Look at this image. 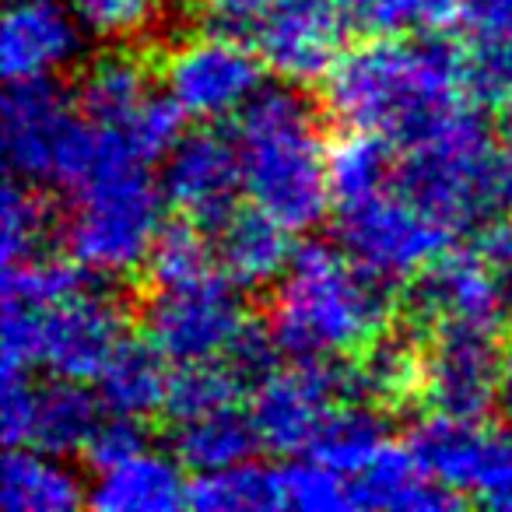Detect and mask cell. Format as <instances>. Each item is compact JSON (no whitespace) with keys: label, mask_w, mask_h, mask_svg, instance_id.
Wrapping results in <instances>:
<instances>
[{"label":"cell","mask_w":512,"mask_h":512,"mask_svg":"<svg viewBox=\"0 0 512 512\" xmlns=\"http://www.w3.org/2000/svg\"><path fill=\"white\" fill-rule=\"evenodd\" d=\"M397 316L425 337L442 323L498 327L502 323L498 278L477 249H442L404 278Z\"/></svg>","instance_id":"obj_12"},{"label":"cell","mask_w":512,"mask_h":512,"mask_svg":"<svg viewBox=\"0 0 512 512\" xmlns=\"http://www.w3.org/2000/svg\"><path fill=\"white\" fill-rule=\"evenodd\" d=\"M162 197V183L144 172V162L102 137L99 169L74 190V211L64 221L67 253L99 278L141 271L162 228Z\"/></svg>","instance_id":"obj_4"},{"label":"cell","mask_w":512,"mask_h":512,"mask_svg":"<svg viewBox=\"0 0 512 512\" xmlns=\"http://www.w3.org/2000/svg\"><path fill=\"white\" fill-rule=\"evenodd\" d=\"M256 446H260V435H256L253 418L235 404L200 414V418L179 421L169 432L172 456L193 474H207V470H221L249 460Z\"/></svg>","instance_id":"obj_26"},{"label":"cell","mask_w":512,"mask_h":512,"mask_svg":"<svg viewBox=\"0 0 512 512\" xmlns=\"http://www.w3.org/2000/svg\"><path fill=\"white\" fill-rule=\"evenodd\" d=\"M186 109L183 102L172 92L155 95L141 106V113L127 123L123 130H109V134L120 137V144L130 151V158L137 162H155V158H165L172 148L179 144V137L186 134Z\"/></svg>","instance_id":"obj_34"},{"label":"cell","mask_w":512,"mask_h":512,"mask_svg":"<svg viewBox=\"0 0 512 512\" xmlns=\"http://www.w3.org/2000/svg\"><path fill=\"white\" fill-rule=\"evenodd\" d=\"M155 60L165 92L176 95L186 113L204 123L239 113L264 88L267 74L264 57L253 43L200 25L169 39L155 53Z\"/></svg>","instance_id":"obj_7"},{"label":"cell","mask_w":512,"mask_h":512,"mask_svg":"<svg viewBox=\"0 0 512 512\" xmlns=\"http://www.w3.org/2000/svg\"><path fill=\"white\" fill-rule=\"evenodd\" d=\"M288 232L292 228L281 225L260 204L235 207L211 232L221 274L232 278L242 292H271L292 264L295 246Z\"/></svg>","instance_id":"obj_19"},{"label":"cell","mask_w":512,"mask_h":512,"mask_svg":"<svg viewBox=\"0 0 512 512\" xmlns=\"http://www.w3.org/2000/svg\"><path fill=\"white\" fill-rule=\"evenodd\" d=\"M176 456L141 449L130 460L95 474L88 505L106 512H169L186 505V481Z\"/></svg>","instance_id":"obj_22"},{"label":"cell","mask_w":512,"mask_h":512,"mask_svg":"<svg viewBox=\"0 0 512 512\" xmlns=\"http://www.w3.org/2000/svg\"><path fill=\"white\" fill-rule=\"evenodd\" d=\"M334 211L337 246L365 271H376L393 281L414 274L453 239L446 228L407 204L397 190L348 207H334Z\"/></svg>","instance_id":"obj_10"},{"label":"cell","mask_w":512,"mask_h":512,"mask_svg":"<svg viewBox=\"0 0 512 512\" xmlns=\"http://www.w3.org/2000/svg\"><path fill=\"white\" fill-rule=\"evenodd\" d=\"M344 400H355L351 355L313 358V362H295L285 372L278 369L256 386L249 418L260 435V446L278 456H292L306 453L323 414Z\"/></svg>","instance_id":"obj_9"},{"label":"cell","mask_w":512,"mask_h":512,"mask_svg":"<svg viewBox=\"0 0 512 512\" xmlns=\"http://www.w3.org/2000/svg\"><path fill=\"white\" fill-rule=\"evenodd\" d=\"M39 327L43 309L4 302V372H29L39 365Z\"/></svg>","instance_id":"obj_38"},{"label":"cell","mask_w":512,"mask_h":512,"mask_svg":"<svg viewBox=\"0 0 512 512\" xmlns=\"http://www.w3.org/2000/svg\"><path fill=\"white\" fill-rule=\"evenodd\" d=\"M239 292L242 288L225 274H207L176 288L137 285L134 320L172 365L218 358L246 320Z\"/></svg>","instance_id":"obj_8"},{"label":"cell","mask_w":512,"mask_h":512,"mask_svg":"<svg viewBox=\"0 0 512 512\" xmlns=\"http://www.w3.org/2000/svg\"><path fill=\"white\" fill-rule=\"evenodd\" d=\"M418 4V22L425 25H449L460 18L463 0H414Z\"/></svg>","instance_id":"obj_46"},{"label":"cell","mask_w":512,"mask_h":512,"mask_svg":"<svg viewBox=\"0 0 512 512\" xmlns=\"http://www.w3.org/2000/svg\"><path fill=\"white\" fill-rule=\"evenodd\" d=\"M470 39H512V0H463L460 18Z\"/></svg>","instance_id":"obj_43"},{"label":"cell","mask_w":512,"mask_h":512,"mask_svg":"<svg viewBox=\"0 0 512 512\" xmlns=\"http://www.w3.org/2000/svg\"><path fill=\"white\" fill-rule=\"evenodd\" d=\"M102 400L85 390L81 379L57 376L53 383L36 386V407H32L29 446L50 456L81 453L99 425Z\"/></svg>","instance_id":"obj_27"},{"label":"cell","mask_w":512,"mask_h":512,"mask_svg":"<svg viewBox=\"0 0 512 512\" xmlns=\"http://www.w3.org/2000/svg\"><path fill=\"white\" fill-rule=\"evenodd\" d=\"M495 411L502 425L512 432V334L502 344V362H498V393H495Z\"/></svg>","instance_id":"obj_45"},{"label":"cell","mask_w":512,"mask_h":512,"mask_svg":"<svg viewBox=\"0 0 512 512\" xmlns=\"http://www.w3.org/2000/svg\"><path fill=\"white\" fill-rule=\"evenodd\" d=\"M491 435L481 421L467 418H449V414H428V418L414 421L404 435L407 453L414 456L425 474H432L435 481L449 484L456 491H470L481 477V467L488 460ZM474 502V498H470Z\"/></svg>","instance_id":"obj_20"},{"label":"cell","mask_w":512,"mask_h":512,"mask_svg":"<svg viewBox=\"0 0 512 512\" xmlns=\"http://www.w3.org/2000/svg\"><path fill=\"white\" fill-rule=\"evenodd\" d=\"M162 193L179 214L193 218L200 228L214 232L235 211L242 190L239 141L214 127L186 130L176 148L165 155Z\"/></svg>","instance_id":"obj_15"},{"label":"cell","mask_w":512,"mask_h":512,"mask_svg":"<svg viewBox=\"0 0 512 512\" xmlns=\"http://www.w3.org/2000/svg\"><path fill=\"white\" fill-rule=\"evenodd\" d=\"M467 57L470 46L446 25L362 39L320 81V109L344 130H376L397 148H418L470 106Z\"/></svg>","instance_id":"obj_1"},{"label":"cell","mask_w":512,"mask_h":512,"mask_svg":"<svg viewBox=\"0 0 512 512\" xmlns=\"http://www.w3.org/2000/svg\"><path fill=\"white\" fill-rule=\"evenodd\" d=\"M400 313L393 278L365 271L341 246L299 242L285 278L267 292L264 316L292 362L351 355Z\"/></svg>","instance_id":"obj_2"},{"label":"cell","mask_w":512,"mask_h":512,"mask_svg":"<svg viewBox=\"0 0 512 512\" xmlns=\"http://www.w3.org/2000/svg\"><path fill=\"white\" fill-rule=\"evenodd\" d=\"M221 358H225V365L235 372V379H239L249 393L264 383L267 376H274V372H278L281 348H278V341H274L267 316L264 320L246 316V320L239 323V330L232 334V341L225 344Z\"/></svg>","instance_id":"obj_36"},{"label":"cell","mask_w":512,"mask_h":512,"mask_svg":"<svg viewBox=\"0 0 512 512\" xmlns=\"http://www.w3.org/2000/svg\"><path fill=\"white\" fill-rule=\"evenodd\" d=\"M348 32L344 0H271L249 43L281 81L313 85L327 78L334 60L348 50Z\"/></svg>","instance_id":"obj_13"},{"label":"cell","mask_w":512,"mask_h":512,"mask_svg":"<svg viewBox=\"0 0 512 512\" xmlns=\"http://www.w3.org/2000/svg\"><path fill=\"white\" fill-rule=\"evenodd\" d=\"M474 249L495 278H512V214H498L477 232Z\"/></svg>","instance_id":"obj_44"},{"label":"cell","mask_w":512,"mask_h":512,"mask_svg":"<svg viewBox=\"0 0 512 512\" xmlns=\"http://www.w3.org/2000/svg\"><path fill=\"white\" fill-rule=\"evenodd\" d=\"M502 344L495 327L442 323L425 337V407L449 418L481 421L495 411Z\"/></svg>","instance_id":"obj_14"},{"label":"cell","mask_w":512,"mask_h":512,"mask_svg":"<svg viewBox=\"0 0 512 512\" xmlns=\"http://www.w3.org/2000/svg\"><path fill=\"white\" fill-rule=\"evenodd\" d=\"M355 400L386 411L390 418L425 404V334L407 320H393L351 351Z\"/></svg>","instance_id":"obj_16"},{"label":"cell","mask_w":512,"mask_h":512,"mask_svg":"<svg viewBox=\"0 0 512 512\" xmlns=\"http://www.w3.org/2000/svg\"><path fill=\"white\" fill-rule=\"evenodd\" d=\"M470 498L491 505V509H512V432L491 435L488 460H484Z\"/></svg>","instance_id":"obj_41"},{"label":"cell","mask_w":512,"mask_h":512,"mask_svg":"<svg viewBox=\"0 0 512 512\" xmlns=\"http://www.w3.org/2000/svg\"><path fill=\"white\" fill-rule=\"evenodd\" d=\"M498 292H502V323L512 327V278H498Z\"/></svg>","instance_id":"obj_47"},{"label":"cell","mask_w":512,"mask_h":512,"mask_svg":"<svg viewBox=\"0 0 512 512\" xmlns=\"http://www.w3.org/2000/svg\"><path fill=\"white\" fill-rule=\"evenodd\" d=\"M158 60L148 46L123 43L95 53L78 67L71 85L74 109L99 130H123L151 99Z\"/></svg>","instance_id":"obj_17"},{"label":"cell","mask_w":512,"mask_h":512,"mask_svg":"<svg viewBox=\"0 0 512 512\" xmlns=\"http://www.w3.org/2000/svg\"><path fill=\"white\" fill-rule=\"evenodd\" d=\"M130 316H137V288L109 292L85 288L60 306L43 309L39 327V365L64 379H99L113 351L127 337Z\"/></svg>","instance_id":"obj_11"},{"label":"cell","mask_w":512,"mask_h":512,"mask_svg":"<svg viewBox=\"0 0 512 512\" xmlns=\"http://www.w3.org/2000/svg\"><path fill=\"white\" fill-rule=\"evenodd\" d=\"M351 32L362 39L372 36H404L407 25L418 22L414 0H344Z\"/></svg>","instance_id":"obj_39"},{"label":"cell","mask_w":512,"mask_h":512,"mask_svg":"<svg viewBox=\"0 0 512 512\" xmlns=\"http://www.w3.org/2000/svg\"><path fill=\"white\" fill-rule=\"evenodd\" d=\"M390 421H393L390 414L372 404H362V400L334 404L323 414L313 442L306 446V456H313V460L355 477L358 470L369 467V463L383 453L386 442H390Z\"/></svg>","instance_id":"obj_25"},{"label":"cell","mask_w":512,"mask_h":512,"mask_svg":"<svg viewBox=\"0 0 512 512\" xmlns=\"http://www.w3.org/2000/svg\"><path fill=\"white\" fill-rule=\"evenodd\" d=\"M214 239L207 228H200L193 218L179 214L172 221H162L144 260V281L141 288H176L186 281H197L214 274Z\"/></svg>","instance_id":"obj_31"},{"label":"cell","mask_w":512,"mask_h":512,"mask_svg":"<svg viewBox=\"0 0 512 512\" xmlns=\"http://www.w3.org/2000/svg\"><path fill=\"white\" fill-rule=\"evenodd\" d=\"M74 11L53 0H15L0 29V71L8 81L46 78L81 57V32Z\"/></svg>","instance_id":"obj_18"},{"label":"cell","mask_w":512,"mask_h":512,"mask_svg":"<svg viewBox=\"0 0 512 512\" xmlns=\"http://www.w3.org/2000/svg\"><path fill=\"white\" fill-rule=\"evenodd\" d=\"M186 505L200 512H267L285 505L281 470L264 463H232V467L193 474L186 481Z\"/></svg>","instance_id":"obj_30"},{"label":"cell","mask_w":512,"mask_h":512,"mask_svg":"<svg viewBox=\"0 0 512 512\" xmlns=\"http://www.w3.org/2000/svg\"><path fill=\"white\" fill-rule=\"evenodd\" d=\"M0 407H4V442L8 446H29L32 407H36V386L29 383V372H4V390H0Z\"/></svg>","instance_id":"obj_42"},{"label":"cell","mask_w":512,"mask_h":512,"mask_svg":"<svg viewBox=\"0 0 512 512\" xmlns=\"http://www.w3.org/2000/svg\"><path fill=\"white\" fill-rule=\"evenodd\" d=\"M4 158L15 176L78 190L99 169L102 134L74 109L71 92H64L53 74L8 81Z\"/></svg>","instance_id":"obj_6"},{"label":"cell","mask_w":512,"mask_h":512,"mask_svg":"<svg viewBox=\"0 0 512 512\" xmlns=\"http://www.w3.org/2000/svg\"><path fill=\"white\" fill-rule=\"evenodd\" d=\"M397 144L376 130H344L327 144V183L330 204L348 207L358 200L379 197L393 190L397 176Z\"/></svg>","instance_id":"obj_24"},{"label":"cell","mask_w":512,"mask_h":512,"mask_svg":"<svg viewBox=\"0 0 512 512\" xmlns=\"http://www.w3.org/2000/svg\"><path fill=\"white\" fill-rule=\"evenodd\" d=\"M281 484H285V505L302 512H337V509H355L351 498V477L341 470L327 467L320 460H295L281 470Z\"/></svg>","instance_id":"obj_35"},{"label":"cell","mask_w":512,"mask_h":512,"mask_svg":"<svg viewBox=\"0 0 512 512\" xmlns=\"http://www.w3.org/2000/svg\"><path fill=\"white\" fill-rule=\"evenodd\" d=\"M43 449L8 446L4 456V509L8 512H67L88 505V491L78 474Z\"/></svg>","instance_id":"obj_28"},{"label":"cell","mask_w":512,"mask_h":512,"mask_svg":"<svg viewBox=\"0 0 512 512\" xmlns=\"http://www.w3.org/2000/svg\"><path fill=\"white\" fill-rule=\"evenodd\" d=\"M92 278H99V274L88 271L85 264H78L74 256H32L25 264H4V302L50 309L81 295Z\"/></svg>","instance_id":"obj_33"},{"label":"cell","mask_w":512,"mask_h":512,"mask_svg":"<svg viewBox=\"0 0 512 512\" xmlns=\"http://www.w3.org/2000/svg\"><path fill=\"white\" fill-rule=\"evenodd\" d=\"M193 8L200 29L228 32V36H253V25L260 22L271 0H186Z\"/></svg>","instance_id":"obj_40"},{"label":"cell","mask_w":512,"mask_h":512,"mask_svg":"<svg viewBox=\"0 0 512 512\" xmlns=\"http://www.w3.org/2000/svg\"><path fill=\"white\" fill-rule=\"evenodd\" d=\"M320 116V102L313 106L292 81L260 88L235 113L242 190L292 232L316 228L330 207Z\"/></svg>","instance_id":"obj_3"},{"label":"cell","mask_w":512,"mask_h":512,"mask_svg":"<svg viewBox=\"0 0 512 512\" xmlns=\"http://www.w3.org/2000/svg\"><path fill=\"white\" fill-rule=\"evenodd\" d=\"M246 386L235 379V372L225 365V358H200V362H183L172 369L169 390H165L162 418L169 425L200 418V414L232 407L235 397Z\"/></svg>","instance_id":"obj_32"},{"label":"cell","mask_w":512,"mask_h":512,"mask_svg":"<svg viewBox=\"0 0 512 512\" xmlns=\"http://www.w3.org/2000/svg\"><path fill=\"white\" fill-rule=\"evenodd\" d=\"M351 498L355 509H460L470 498H463L456 488L435 481L432 474L414 463L407 446L386 442L383 453L351 477Z\"/></svg>","instance_id":"obj_21"},{"label":"cell","mask_w":512,"mask_h":512,"mask_svg":"<svg viewBox=\"0 0 512 512\" xmlns=\"http://www.w3.org/2000/svg\"><path fill=\"white\" fill-rule=\"evenodd\" d=\"M169 358L148 341V337H123L113 351L106 369L99 372V400L109 414H127V418H155L165 407L169 376L165 369Z\"/></svg>","instance_id":"obj_23"},{"label":"cell","mask_w":512,"mask_h":512,"mask_svg":"<svg viewBox=\"0 0 512 512\" xmlns=\"http://www.w3.org/2000/svg\"><path fill=\"white\" fill-rule=\"evenodd\" d=\"M144 442H148V432H144L141 418L109 414V418H99V425H95L92 439L85 442L81 456H85V463L95 470V474H102V470L116 467V463L141 453Z\"/></svg>","instance_id":"obj_37"},{"label":"cell","mask_w":512,"mask_h":512,"mask_svg":"<svg viewBox=\"0 0 512 512\" xmlns=\"http://www.w3.org/2000/svg\"><path fill=\"white\" fill-rule=\"evenodd\" d=\"M0 214H4V264H25L32 256L50 253L53 239L64 235L67 221L46 183H32L15 172L4 183Z\"/></svg>","instance_id":"obj_29"},{"label":"cell","mask_w":512,"mask_h":512,"mask_svg":"<svg viewBox=\"0 0 512 512\" xmlns=\"http://www.w3.org/2000/svg\"><path fill=\"white\" fill-rule=\"evenodd\" d=\"M491 158L495 127L467 106L439 137L407 148L397 162L393 190L449 235L481 232L502 214L491 186Z\"/></svg>","instance_id":"obj_5"}]
</instances>
